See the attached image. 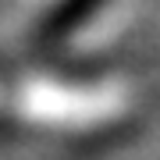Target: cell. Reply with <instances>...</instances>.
I'll return each instance as SVG.
<instances>
[{"label": "cell", "instance_id": "1", "mask_svg": "<svg viewBox=\"0 0 160 160\" xmlns=\"http://www.w3.org/2000/svg\"><path fill=\"white\" fill-rule=\"evenodd\" d=\"M103 4H107V0H57V4L39 18L32 39L39 46H61L78 25H86Z\"/></svg>", "mask_w": 160, "mask_h": 160}]
</instances>
